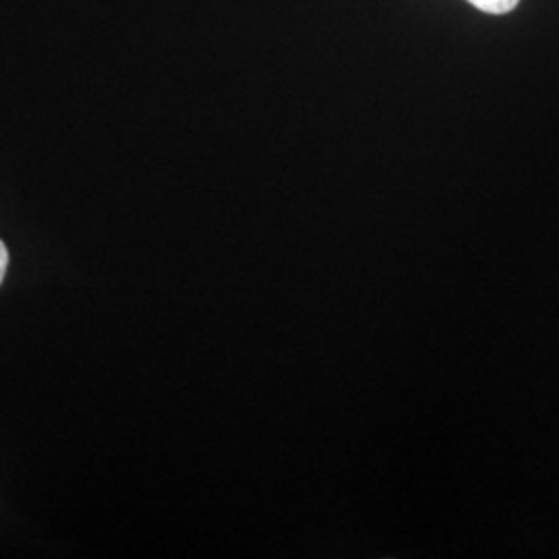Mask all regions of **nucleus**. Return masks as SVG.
Segmentation results:
<instances>
[{"label":"nucleus","instance_id":"1","mask_svg":"<svg viewBox=\"0 0 559 559\" xmlns=\"http://www.w3.org/2000/svg\"><path fill=\"white\" fill-rule=\"evenodd\" d=\"M473 7H477L483 13L489 15H506L519 7L520 0H468Z\"/></svg>","mask_w":559,"mask_h":559},{"label":"nucleus","instance_id":"2","mask_svg":"<svg viewBox=\"0 0 559 559\" xmlns=\"http://www.w3.org/2000/svg\"><path fill=\"white\" fill-rule=\"evenodd\" d=\"M7 267H9V251H7V245L0 240V284L4 280Z\"/></svg>","mask_w":559,"mask_h":559}]
</instances>
